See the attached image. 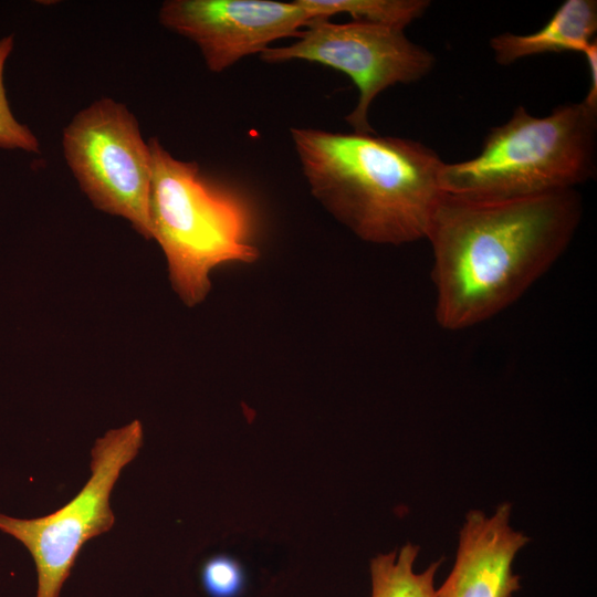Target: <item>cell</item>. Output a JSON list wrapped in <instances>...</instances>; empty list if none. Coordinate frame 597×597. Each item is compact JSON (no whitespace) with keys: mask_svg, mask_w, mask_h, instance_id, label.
<instances>
[{"mask_svg":"<svg viewBox=\"0 0 597 597\" xmlns=\"http://www.w3.org/2000/svg\"><path fill=\"white\" fill-rule=\"evenodd\" d=\"M582 212L575 189L499 199L443 192L425 238L438 325L470 328L516 302L565 252Z\"/></svg>","mask_w":597,"mask_h":597,"instance_id":"obj_1","label":"cell"},{"mask_svg":"<svg viewBox=\"0 0 597 597\" xmlns=\"http://www.w3.org/2000/svg\"><path fill=\"white\" fill-rule=\"evenodd\" d=\"M290 133L312 195L358 238L394 245L426 238L443 193L434 150L376 133Z\"/></svg>","mask_w":597,"mask_h":597,"instance_id":"obj_2","label":"cell"},{"mask_svg":"<svg viewBox=\"0 0 597 597\" xmlns=\"http://www.w3.org/2000/svg\"><path fill=\"white\" fill-rule=\"evenodd\" d=\"M148 145L153 239L165 253L175 291L192 306L209 292L214 268L258 259L251 213L240 196L208 178L198 163L174 157L157 137Z\"/></svg>","mask_w":597,"mask_h":597,"instance_id":"obj_3","label":"cell"},{"mask_svg":"<svg viewBox=\"0 0 597 597\" xmlns=\"http://www.w3.org/2000/svg\"><path fill=\"white\" fill-rule=\"evenodd\" d=\"M596 150V107L567 103L537 117L521 105L489 132L475 157L444 163L440 185L447 193L488 199L575 189L595 176Z\"/></svg>","mask_w":597,"mask_h":597,"instance_id":"obj_4","label":"cell"},{"mask_svg":"<svg viewBox=\"0 0 597 597\" xmlns=\"http://www.w3.org/2000/svg\"><path fill=\"white\" fill-rule=\"evenodd\" d=\"M62 148L92 205L124 218L145 239H153L151 153L128 107L111 97L92 102L64 127Z\"/></svg>","mask_w":597,"mask_h":597,"instance_id":"obj_5","label":"cell"},{"mask_svg":"<svg viewBox=\"0 0 597 597\" xmlns=\"http://www.w3.org/2000/svg\"><path fill=\"white\" fill-rule=\"evenodd\" d=\"M143 439L139 420L96 439L87 482L59 510L35 519L0 513V531L22 543L34 561L36 597H59L84 544L113 527L111 493L123 469L138 454Z\"/></svg>","mask_w":597,"mask_h":597,"instance_id":"obj_6","label":"cell"},{"mask_svg":"<svg viewBox=\"0 0 597 597\" xmlns=\"http://www.w3.org/2000/svg\"><path fill=\"white\" fill-rule=\"evenodd\" d=\"M263 62L293 60L315 62L345 73L358 88V101L345 117L355 133L371 134L368 112L386 88L425 77L434 66V56L411 42L404 30L367 22L334 23L312 21L297 41L269 48L260 54Z\"/></svg>","mask_w":597,"mask_h":597,"instance_id":"obj_7","label":"cell"},{"mask_svg":"<svg viewBox=\"0 0 597 597\" xmlns=\"http://www.w3.org/2000/svg\"><path fill=\"white\" fill-rule=\"evenodd\" d=\"M159 23L193 42L211 72L262 53L282 38H298L314 21L296 1L167 0Z\"/></svg>","mask_w":597,"mask_h":597,"instance_id":"obj_8","label":"cell"},{"mask_svg":"<svg viewBox=\"0 0 597 597\" xmlns=\"http://www.w3.org/2000/svg\"><path fill=\"white\" fill-rule=\"evenodd\" d=\"M510 503L500 504L492 515H465L453 568L437 597H512L520 589L513 562L530 537L510 525Z\"/></svg>","mask_w":597,"mask_h":597,"instance_id":"obj_9","label":"cell"},{"mask_svg":"<svg viewBox=\"0 0 597 597\" xmlns=\"http://www.w3.org/2000/svg\"><path fill=\"white\" fill-rule=\"evenodd\" d=\"M597 2L566 0L547 23L530 34L501 33L490 40L494 60L510 65L526 56L543 53L583 51L595 40Z\"/></svg>","mask_w":597,"mask_h":597,"instance_id":"obj_10","label":"cell"},{"mask_svg":"<svg viewBox=\"0 0 597 597\" xmlns=\"http://www.w3.org/2000/svg\"><path fill=\"white\" fill-rule=\"evenodd\" d=\"M419 547L410 543L399 552L380 554L370 562L371 597H437L434 577L441 561L423 572L413 569Z\"/></svg>","mask_w":597,"mask_h":597,"instance_id":"obj_11","label":"cell"},{"mask_svg":"<svg viewBox=\"0 0 597 597\" xmlns=\"http://www.w3.org/2000/svg\"><path fill=\"white\" fill-rule=\"evenodd\" d=\"M313 19L346 13L354 21L405 30L425 14L428 0H295Z\"/></svg>","mask_w":597,"mask_h":597,"instance_id":"obj_12","label":"cell"},{"mask_svg":"<svg viewBox=\"0 0 597 597\" xmlns=\"http://www.w3.org/2000/svg\"><path fill=\"white\" fill-rule=\"evenodd\" d=\"M13 46L14 34L0 39V148L39 154L41 147L36 136L13 116L7 98L3 74Z\"/></svg>","mask_w":597,"mask_h":597,"instance_id":"obj_13","label":"cell"},{"mask_svg":"<svg viewBox=\"0 0 597 597\" xmlns=\"http://www.w3.org/2000/svg\"><path fill=\"white\" fill-rule=\"evenodd\" d=\"M201 584L210 597H237L244 586V573L234 558L216 555L203 563Z\"/></svg>","mask_w":597,"mask_h":597,"instance_id":"obj_14","label":"cell"},{"mask_svg":"<svg viewBox=\"0 0 597 597\" xmlns=\"http://www.w3.org/2000/svg\"><path fill=\"white\" fill-rule=\"evenodd\" d=\"M586 57L588 70H589V88L588 93L584 98V102L597 108V42L594 40L583 53Z\"/></svg>","mask_w":597,"mask_h":597,"instance_id":"obj_15","label":"cell"}]
</instances>
